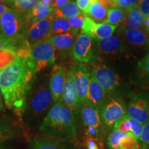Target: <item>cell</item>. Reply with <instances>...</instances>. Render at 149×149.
Segmentation results:
<instances>
[{
  "label": "cell",
  "mask_w": 149,
  "mask_h": 149,
  "mask_svg": "<svg viewBox=\"0 0 149 149\" xmlns=\"http://www.w3.org/2000/svg\"><path fill=\"white\" fill-rule=\"evenodd\" d=\"M35 66L30 58L17 59L0 70V90L6 107L21 119L26 100L33 87Z\"/></svg>",
  "instance_id": "obj_1"
},
{
  "label": "cell",
  "mask_w": 149,
  "mask_h": 149,
  "mask_svg": "<svg viewBox=\"0 0 149 149\" xmlns=\"http://www.w3.org/2000/svg\"><path fill=\"white\" fill-rule=\"evenodd\" d=\"M37 130L40 135L73 144L77 137L74 113L61 102L54 104Z\"/></svg>",
  "instance_id": "obj_2"
},
{
  "label": "cell",
  "mask_w": 149,
  "mask_h": 149,
  "mask_svg": "<svg viewBox=\"0 0 149 149\" xmlns=\"http://www.w3.org/2000/svg\"><path fill=\"white\" fill-rule=\"evenodd\" d=\"M53 105V98L47 83H43L35 89L32 87L26 100L25 108L20 119L22 125L28 130L38 129Z\"/></svg>",
  "instance_id": "obj_3"
},
{
  "label": "cell",
  "mask_w": 149,
  "mask_h": 149,
  "mask_svg": "<svg viewBox=\"0 0 149 149\" xmlns=\"http://www.w3.org/2000/svg\"><path fill=\"white\" fill-rule=\"evenodd\" d=\"M25 17L14 9L8 8L0 16V35L11 46L12 50L29 44L26 39Z\"/></svg>",
  "instance_id": "obj_4"
},
{
  "label": "cell",
  "mask_w": 149,
  "mask_h": 149,
  "mask_svg": "<svg viewBox=\"0 0 149 149\" xmlns=\"http://www.w3.org/2000/svg\"><path fill=\"white\" fill-rule=\"evenodd\" d=\"M92 76L109 95L118 93L121 80L119 76L100 58L92 63Z\"/></svg>",
  "instance_id": "obj_5"
},
{
  "label": "cell",
  "mask_w": 149,
  "mask_h": 149,
  "mask_svg": "<svg viewBox=\"0 0 149 149\" xmlns=\"http://www.w3.org/2000/svg\"><path fill=\"white\" fill-rule=\"evenodd\" d=\"M99 110L105 128L113 130L115 123L126 114L127 107L122 98L108 95L107 100Z\"/></svg>",
  "instance_id": "obj_6"
},
{
  "label": "cell",
  "mask_w": 149,
  "mask_h": 149,
  "mask_svg": "<svg viewBox=\"0 0 149 149\" xmlns=\"http://www.w3.org/2000/svg\"><path fill=\"white\" fill-rule=\"evenodd\" d=\"M31 59L34 63L36 72L54 64L56 59L55 48L47 40L31 46Z\"/></svg>",
  "instance_id": "obj_7"
},
{
  "label": "cell",
  "mask_w": 149,
  "mask_h": 149,
  "mask_svg": "<svg viewBox=\"0 0 149 149\" xmlns=\"http://www.w3.org/2000/svg\"><path fill=\"white\" fill-rule=\"evenodd\" d=\"M126 115L144 124L149 120V94L132 93Z\"/></svg>",
  "instance_id": "obj_8"
},
{
  "label": "cell",
  "mask_w": 149,
  "mask_h": 149,
  "mask_svg": "<svg viewBox=\"0 0 149 149\" xmlns=\"http://www.w3.org/2000/svg\"><path fill=\"white\" fill-rule=\"evenodd\" d=\"M79 116L84 128H92L104 137L105 126L102 121L100 110L88 103H85L79 107Z\"/></svg>",
  "instance_id": "obj_9"
},
{
  "label": "cell",
  "mask_w": 149,
  "mask_h": 149,
  "mask_svg": "<svg viewBox=\"0 0 149 149\" xmlns=\"http://www.w3.org/2000/svg\"><path fill=\"white\" fill-rule=\"evenodd\" d=\"M53 15L37 20L28 26L26 29V39L31 45L47 40L50 38L51 23Z\"/></svg>",
  "instance_id": "obj_10"
},
{
  "label": "cell",
  "mask_w": 149,
  "mask_h": 149,
  "mask_svg": "<svg viewBox=\"0 0 149 149\" xmlns=\"http://www.w3.org/2000/svg\"><path fill=\"white\" fill-rule=\"evenodd\" d=\"M109 149H144L142 144L130 133L113 130L107 139Z\"/></svg>",
  "instance_id": "obj_11"
},
{
  "label": "cell",
  "mask_w": 149,
  "mask_h": 149,
  "mask_svg": "<svg viewBox=\"0 0 149 149\" xmlns=\"http://www.w3.org/2000/svg\"><path fill=\"white\" fill-rule=\"evenodd\" d=\"M73 76L74 84L79 106L86 103L91 74L85 65L78 64L77 67L70 70Z\"/></svg>",
  "instance_id": "obj_12"
},
{
  "label": "cell",
  "mask_w": 149,
  "mask_h": 149,
  "mask_svg": "<svg viewBox=\"0 0 149 149\" xmlns=\"http://www.w3.org/2000/svg\"><path fill=\"white\" fill-rule=\"evenodd\" d=\"M117 27L116 26L105 23H96L93 19L85 17L81 29V33L88 35L95 40H102L112 36Z\"/></svg>",
  "instance_id": "obj_13"
},
{
  "label": "cell",
  "mask_w": 149,
  "mask_h": 149,
  "mask_svg": "<svg viewBox=\"0 0 149 149\" xmlns=\"http://www.w3.org/2000/svg\"><path fill=\"white\" fill-rule=\"evenodd\" d=\"M29 149H77L73 144L65 143L42 135H30L28 137Z\"/></svg>",
  "instance_id": "obj_14"
},
{
  "label": "cell",
  "mask_w": 149,
  "mask_h": 149,
  "mask_svg": "<svg viewBox=\"0 0 149 149\" xmlns=\"http://www.w3.org/2000/svg\"><path fill=\"white\" fill-rule=\"evenodd\" d=\"M74 58L81 62H88L93 55V39L88 35L80 34L74 41L72 48Z\"/></svg>",
  "instance_id": "obj_15"
},
{
  "label": "cell",
  "mask_w": 149,
  "mask_h": 149,
  "mask_svg": "<svg viewBox=\"0 0 149 149\" xmlns=\"http://www.w3.org/2000/svg\"><path fill=\"white\" fill-rule=\"evenodd\" d=\"M60 102L73 113L77 111L80 107L74 86L73 76L70 70L65 73L64 88Z\"/></svg>",
  "instance_id": "obj_16"
},
{
  "label": "cell",
  "mask_w": 149,
  "mask_h": 149,
  "mask_svg": "<svg viewBox=\"0 0 149 149\" xmlns=\"http://www.w3.org/2000/svg\"><path fill=\"white\" fill-rule=\"evenodd\" d=\"M118 32L130 45L141 50L149 51V39L146 33L141 30L121 27Z\"/></svg>",
  "instance_id": "obj_17"
},
{
  "label": "cell",
  "mask_w": 149,
  "mask_h": 149,
  "mask_svg": "<svg viewBox=\"0 0 149 149\" xmlns=\"http://www.w3.org/2000/svg\"><path fill=\"white\" fill-rule=\"evenodd\" d=\"M65 73L66 71L62 66L56 65L53 67L48 84L53 104L60 102L61 100L64 88Z\"/></svg>",
  "instance_id": "obj_18"
},
{
  "label": "cell",
  "mask_w": 149,
  "mask_h": 149,
  "mask_svg": "<svg viewBox=\"0 0 149 149\" xmlns=\"http://www.w3.org/2000/svg\"><path fill=\"white\" fill-rule=\"evenodd\" d=\"M97 49L101 55L117 56L124 52V46L120 38L111 36L106 39L98 40Z\"/></svg>",
  "instance_id": "obj_19"
},
{
  "label": "cell",
  "mask_w": 149,
  "mask_h": 149,
  "mask_svg": "<svg viewBox=\"0 0 149 149\" xmlns=\"http://www.w3.org/2000/svg\"><path fill=\"white\" fill-rule=\"evenodd\" d=\"M107 97L108 94L106 91L91 75L87 93L86 103L90 104L94 107L100 109L106 102Z\"/></svg>",
  "instance_id": "obj_20"
},
{
  "label": "cell",
  "mask_w": 149,
  "mask_h": 149,
  "mask_svg": "<svg viewBox=\"0 0 149 149\" xmlns=\"http://www.w3.org/2000/svg\"><path fill=\"white\" fill-rule=\"evenodd\" d=\"M21 133V128L10 119L0 118V145L14 141Z\"/></svg>",
  "instance_id": "obj_21"
},
{
  "label": "cell",
  "mask_w": 149,
  "mask_h": 149,
  "mask_svg": "<svg viewBox=\"0 0 149 149\" xmlns=\"http://www.w3.org/2000/svg\"><path fill=\"white\" fill-rule=\"evenodd\" d=\"M142 128L143 124L141 123L134 120L126 114L115 123L113 130L130 133L137 139H139Z\"/></svg>",
  "instance_id": "obj_22"
},
{
  "label": "cell",
  "mask_w": 149,
  "mask_h": 149,
  "mask_svg": "<svg viewBox=\"0 0 149 149\" xmlns=\"http://www.w3.org/2000/svg\"><path fill=\"white\" fill-rule=\"evenodd\" d=\"M75 35L72 32H68L63 34L54 35L48 38L47 41L50 42L53 47L62 53H69L72 50L74 44Z\"/></svg>",
  "instance_id": "obj_23"
},
{
  "label": "cell",
  "mask_w": 149,
  "mask_h": 149,
  "mask_svg": "<svg viewBox=\"0 0 149 149\" xmlns=\"http://www.w3.org/2000/svg\"><path fill=\"white\" fill-rule=\"evenodd\" d=\"M53 8L39 1L35 6L24 16L26 27L33 22L53 15Z\"/></svg>",
  "instance_id": "obj_24"
},
{
  "label": "cell",
  "mask_w": 149,
  "mask_h": 149,
  "mask_svg": "<svg viewBox=\"0 0 149 149\" xmlns=\"http://www.w3.org/2000/svg\"><path fill=\"white\" fill-rule=\"evenodd\" d=\"M143 24L144 17L141 13L138 6L135 5L126 10L124 26H126L127 29H139L143 27Z\"/></svg>",
  "instance_id": "obj_25"
},
{
  "label": "cell",
  "mask_w": 149,
  "mask_h": 149,
  "mask_svg": "<svg viewBox=\"0 0 149 149\" xmlns=\"http://www.w3.org/2000/svg\"><path fill=\"white\" fill-rule=\"evenodd\" d=\"M126 16V10L117 8V7H111L107 11V19L102 23L113 26H120L121 27L124 26V19Z\"/></svg>",
  "instance_id": "obj_26"
},
{
  "label": "cell",
  "mask_w": 149,
  "mask_h": 149,
  "mask_svg": "<svg viewBox=\"0 0 149 149\" xmlns=\"http://www.w3.org/2000/svg\"><path fill=\"white\" fill-rule=\"evenodd\" d=\"M82 14L74 1H69L59 8L53 9V16L55 17L68 19L71 17Z\"/></svg>",
  "instance_id": "obj_27"
},
{
  "label": "cell",
  "mask_w": 149,
  "mask_h": 149,
  "mask_svg": "<svg viewBox=\"0 0 149 149\" xmlns=\"http://www.w3.org/2000/svg\"><path fill=\"white\" fill-rule=\"evenodd\" d=\"M107 8L99 1H96L91 3L88 8L87 15L93 20L98 22H104L107 16Z\"/></svg>",
  "instance_id": "obj_28"
},
{
  "label": "cell",
  "mask_w": 149,
  "mask_h": 149,
  "mask_svg": "<svg viewBox=\"0 0 149 149\" xmlns=\"http://www.w3.org/2000/svg\"><path fill=\"white\" fill-rule=\"evenodd\" d=\"M68 32H70V29L66 19L54 17L51 23L50 37Z\"/></svg>",
  "instance_id": "obj_29"
},
{
  "label": "cell",
  "mask_w": 149,
  "mask_h": 149,
  "mask_svg": "<svg viewBox=\"0 0 149 149\" xmlns=\"http://www.w3.org/2000/svg\"><path fill=\"white\" fill-rule=\"evenodd\" d=\"M137 70L144 88H149V54L139 61Z\"/></svg>",
  "instance_id": "obj_30"
},
{
  "label": "cell",
  "mask_w": 149,
  "mask_h": 149,
  "mask_svg": "<svg viewBox=\"0 0 149 149\" xmlns=\"http://www.w3.org/2000/svg\"><path fill=\"white\" fill-rule=\"evenodd\" d=\"M40 0H13L14 10L25 16L35 6Z\"/></svg>",
  "instance_id": "obj_31"
},
{
  "label": "cell",
  "mask_w": 149,
  "mask_h": 149,
  "mask_svg": "<svg viewBox=\"0 0 149 149\" xmlns=\"http://www.w3.org/2000/svg\"><path fill=\"white\" fill-rule=\"evenodd\" d=\"M17 59L15 52L10 48H3L0 51V70L14 62Z\"/></svg>",
  "instance_id": "obj_32"
},
{
  "label": "cell",
  "mask_w": 149,
  "mask_h": 149,
  "mask_svg": "<svg viewBox=\"0 0 149 149\" xmlns=\"http://www.w3.org/2000/svg\"><path fill=\"white\" fill-rule=\"evenodd\" d=\"M84 18L85 15H84L83 13L68 18L67 21H68V23L69 24L70 32L74 33V35L77 34L79 30L81 29Z\"/></svg>",
  "instance_id": "obj_33"
},
{
  "label": "cell",
  "mask_w": 149,
  "mask_h": 149,
  "mask_svg": "<svg viewBox=\"0 0 149 149\" xmlns=\"http://www.w3.org/2000/svg\"><path fill=\"white\" fill-rule=\"evenodd\" d=\"M139 1V0H110V6L127 10L132 6L137 5Z\"/></svg>",
  "instance_id": "obj_34"
},
{
  "label": "cell",
  "mask_w": 149,
  "mask_h": 149,
  "mask_svg": "<svg viewBox=\"0 0 149 149\" xmlns=\"http://www.w3.org/2000/svg\"><path fill=\"white\" fill-rule=\"evenodd\" d=\"M144 149L149 148V120L143 124L142 130L139 139Z\"/></svg>",
  "instance_id": "obj_35"
},
{
  "label": "cell",
  "mask_w": 149,
  "mask_h": 149,
  "mask_svg": "<svg viewBox=\"0 0 149 149\" xmlns=\"http://www.w3.org/2000/svg\"><path fill=\"white\" fill-rule=\"evenodd\" d=\"M84 144L86 149H104L103 141L91 137H85Z\"/></svg>",
  "instance_id": "obj_36"
},
{
  "label": "cell",
  "mask_w": 149,
  "mask_h": 149,
  "mask_svg": "<svg viewBox=\"0 0 149 149\" xmlns=\"http://www.w3.org/2000/svg\"><path fill=\"white\" fill-rule=\"evenodd\" d=\"M97 0H76V5L80 11H82L84 14H87L88 8L90 7L91 3H93Z\"/></svg>",
  "instance_id": "obj_37"
},
{
  "label": "cell",
  "mask_w": 149,
  "mask_h": 149,
  "mask_svg": "<svg viewBox=\"0 0 149 149\" xmlns=\"http://www.w3.org/2000/svg\"><path fill=\"white\" fill-rule=\"evenodd\" d=\"M137 6L144 18L146 17L149 14V0H139Z\"/></svg>",
  "instance_id": "obj_38"
},
{
  "label": "cell",
  "mask_w": 149,
  "mask_h": 149,
  "mask_svg": "<svg viewBox=\"0 0 149 149\" xmlns=\"http://www.w3.org/2000/svg\"><path fill=\"white\" fill-rule=\"evenodd\" d=\"M69 0H53V8L57 9L61 8Z\"/></svg>",
  "instance_id": "obj_39"
},
{
  "label": "cell",
  "mask_w": 149,
  "mask_h": 149,
  "mask_svg": "<svg viewBox=\"0 0 149 149\" xmlns=\"http://www.w3.org/2000/svg\"><path fill=\"white\" fill-rule=\"evenodd\" d=\"M3 48H10V49L12 50L10 44L3 37L0 35V51L1 49H3Z\"/></svg>",
  "instance_id": "obj_40"
},
{
  "label": "cell",
  "mask_w": 149,
  "mask_h": 149,
  "mask_svg": "<svg viewBox=\"0 0 149 149\" xmlns=\"http://www.w3.org/2000/svg\"><path fill=\"white\" fill-rule=\"evenodd\" d=\"M143 26H144L147 35L149 36V14L146 17L144 18V24H143Z\"/></svg>",
  "instance_id": "obj_41"
},
{
  "label": "cell",
  "mask_w": 149,
  "mask_h": 149,
  "mask_svg": "<svg viewBox=\"0 0 149 149\" xmlns=\"http://www.w3.org/2000/svg\"><path fill=\"white\" fill-rule=\"evenodd\" d=\"M13 142V141L1 144L0 145V149H15Z\"/></svg>",
  "instance_id": "obj_42"
},
{
  "label": "cell",
  "mask_w": 149,
  "mask_h": 149,
  "mask_svg": "<svg viewBox=\"0 0 149 149\" xmlns=\"http://www.w3.org/2000/svg\"><path fill=\"white\" fill-rule=\"evenodd\" d=\"M8 9V6L5 4L4 2L3 1H1V0H0V16L4 13Z\"/></svg>",
  "instance_id": "obj_43"
},
{
  "label": "cell",
  "mask_w": 149,
  "mask_h": 149,
  "mask_svg": "<svg viewBox=\"0 0 149 149\" xmlns=\"http://www.w3.org/2000/svg\"><path fill=\"white\" fill-rule=\"evenodd\" d=\"M40 1L53 8V0H40Z\"/></svg>",
  "instance_id": "obj_44"
},
{
  "label": "cell",
  "mask_w": 149,
  "mask_h": 149,
  "mask_svg": "<svg viewBox=\"0 0 149 149\" xmlns=\"http://www.w3.org/2000/svg\"><path fill=\"white\" fill-rule=\"evenodd\" d=\"M4 104H3V98H2V95H1V90H0V113L3 112L4 111Z\"/></svg>",
  "instance_id": "obj_45"
},
{
  "label": "cell",
  "mask_w": 149,
  "mask_h": 149,
  "mask_svg": "<svg viewBox=\"0 0 149 149\" xmlns=\"http://www.w3.org/2000/svg\"><path fill=\"white\" fill-rule=\"evenodd\" d=\"M1 1H13V0H1Z\"/></svg>",
  "instance_id": "obj_46"
}]
</instances>
